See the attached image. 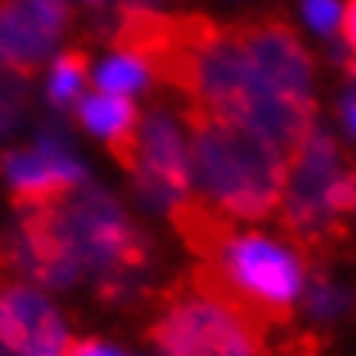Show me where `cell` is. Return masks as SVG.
Instances as JSON below:
<instances>
[{"label":"cell","instance_id":"5bb4252c","mask_svg":"<svg viewBox=\"0 0 356 356\" xmlns=\"http://www.w3.org/2000/svg\"><path fill=\"white\" fill-rule=\"evenodd\" d=\"M346 294L339 291V287H332L322 273L312 280V291H308V312L315 315V318H336L343 308H346Z\"/></svg>","mask_w":356,"mask_h":356},{"label":"cell","instance_id":"e0dca14e","mask_svg":"<svg viewBox=\"0 0 356 356\" xmlns=\"http://www.w3.org/2000/svg\"><path fill=\"white\" fill-rule=\"evenodd\" d=\"M70 356H124V353H118L115 346H104V343H76L73 339V346H70Z\"/></svg>","mask_w":356,"mask_h":356},{"label":"cell","instance_id":"277c9868","mask_svg":"<svg viewBox=\"0 0 356 356\" xmlns=\"http://www.w3.org/2000/svg\"><path fill=\"white\" fill-rule=\"evenodd\" d=\"M204 263H215L225 270V277L249 298V305L259 312L266 325L291 318L305 273H301V263L277 242L256 232L232 229L222 249L215 252V259H204Z\"/></svg>","mask_w":356,"mask_h":356},{"label":"cell","instance_id":"d6986e66","mask_svg":"<svg viewBox=\"0 0 356 356\" xmlns=\"http://www.w3.org/2000/svg\"><path fill=\"white\" fill-rule=\"evenodd\" d=\"M83 3H87V7H108L111 0H83Z\"/></svg>","mask_w":356,"mask_h":356},{"label":"cell","instance_id":"2e32d148","mask_svg":"<svg viewBox=\"0 0 356 356\" xmlns=\"http://www.w3.org/2000/svg\"><path fill=\"white\" fill-rule=\"evenodd\" d=\"M339 31H343V42L356 59V0H346V7L339 14Z\"/></svg>","mask_w":356,"mask_h":356},{"label":"cell","instance_id":"4fadbf2b","mask_svg":"<svg viewBox=\"0 0 356 356\" xmlns=\"http://www.w3.org/2000/svg\"><path fill=\"white\" fill-rule=\"evenodd\" d=\"M28 108V80L0 70V135H7Z\"/></svg>","mask_w":356,"mask_h":356},{"label":"cell","instance_id":"3957f363","mask_svg":"<svg viewBox=\"0 0 356 356\" xmlns=\"http://www.w3.org/2000/svg\"><path fill=\"white\" fill-rule=\"evenodd\" d=\"M266 322L204 298L184 277L149 325L156 356H263Z\"/></svg>","mask_w":356,"mask_h":356},{"label":"cell","instance_id":"5b68a950","mask_svg":"<svg viewBox=\"0 0 356 356\" xmlns=\"http://www.w3.org/2000/svg\"><path fill=\"white\" fill-rule=\"evenodd\" d=\"M236 35L256 73L287 101L315 104V63L301 35L280 17H256L236 24Z\"/></svg>","mask_w":356,"mask_h":356},{"label":"cell","instance_id":"8fae6325","mask_svg":"<svg viewBox=\"0 0 356 356\" xmlns=\"http://www.w3.org/2000/svg\"><path fill=\"white\" fill-rule=\"evenodd\" d=\"M87 70H90V56L83 49H70L56 59L52 66V80H49V97L52 104H70L80 97L83 83H87Z\"/></svg>","mask_w":356,"mask_h":356},{"label":"cell","instance_id":"7a4b0ae2","mask_svg":"<svg viewBox=\"0 0 356 356\" xmlns=\"http://www.w3.org/2000/svg\"><path fill=\"white\" fill-rule=\"evenodd\" d=\"M350 163L353 156L329 131H318V128L291 156V173L284 180V194L277 208H280L284 238L291 242V249L298 252L305 266L312 263L315 270H322V263L336 252V245L350 238V229L332 222L325 208V194L332 180Z\"/></svg>","mask_w":356,"mask_h":356},{"label":"cell","instance_id":"7c38bea8","mask_svg":"<svg viewBox=\"0 0 356 356\" xmlns=\"http://www.w3.org/2000/svg\"><path fill=\"white\" fill-rule=\"evenodd\" d=\"M97 87L111 97H124V94H135L138 87H145V73L131 59H111L97 70Z\"/></svg>","mask_w":356,"mask_h":356},{"label":"cell","instance_id":"9a60e30c","mask_svg":"<svg viewBox=\"0 0 356 356\" xmlns=\"http://www.w3.org/2000/svg\"><path fill=\"white\" fill-rule=\"evenodd\" d=\"M305 10H308V21H312L322 35H329V31L336 28V17H339L336 0H305Z\"/></svg>","mask_w":356,"mask_h":356},{"label":"cell","instance_id":"ba28073f","mask_svg":"<svg viewBox=\"0 0 356 356\" xmlns=\"http://www.w3.org/2000/svg\"><path fill=\"white\" fill-rule=\"evenodd\" d=\"M66 24V0H0V70L35 76Z\"/></svg>","mask_w":356,"mask_h":356},{"label":"cell","instance_id":"30bf717a","mask_svg":"<svg viewBox=\"0 0 356 356\" xmlns=\"http://www.w3.org/2000/svg\"><path fill=\"white\" fill-rule=\"evenodd\" d=\"M76 118L87 124L94 135H101L111 149V156L118 159L124 170L135 166V152H138V108L128 97H83L76 104Z\"/></svg>","mask_w":356,"mask_h":356},{"label":"cell","instance_id":"6da1fadb","mask_svg":"<svg viewBox=\"0 0 356 356\" xmlns=\"http://www.w3.org/2000/svg\"><path fill=\"white\" fill-rule=\"evenodd\" d=\"M184 124L191 131V173L208 201L229 218L259 222L273 215L287 180V156L238 118L204 104H187Z\"/></svg>","mask_w":356,"mask_h":356},{"label":"cell","instance_id":"9c48e42d","mask_svg":"<svg viewBox=\"0 0 356 356\" xmlns=\"http://www.w3.org/2000/svg\"><path fill=\"white\" fill-rule=\"evenodd\" d=\"M0 346L14 356H70L73 339L45 294L14 284L0 294Z\"/></svg>","mask_w":356,"mask_h":356},{"label":"cell","instance_id":"8992f818","mask_svg":"<svg viewBox=\"0 0 356 356\" xmlns=\"http://www.w3.org/2000/svg\"><path fill=\"white\" fill-rule=\"evenodd\" d=\"M131 187L145 208H170L191 191V166L180 142V131L166 111H149L138 124V152Z\"/></svg>","mask_w":356,"mask_h":356},{"label":"cell","instance_id":"ac0fdd59","mask_svg":"<svg viewBox=\"0 0 356 356\" xmlns=\"http://www.w3.org/2000/svg\"><path fill=\"white\" fill-rule=\"evenodd\" d=\"M343 118H346V124H350V131L356 135V90L343 101Z\"/></svg>","mask_w":356,"mask_h":356},{"label":"cell","instance_id":"52a82bcc","mask_svg":"<svg viewBox=\"0 0 356 356\" xmlns=\"http://www.w3.org/2000/svg\"><path fill=\"white\" fill-rule=\"evenodd\" d=\"M0 170L10 180V204L45 208L66 201L80 184H87L83 166L59 145V138L45 135L35 149H10L0 156Z\"/></svg>","mask_w":356,"mask_h":356}]
</instances>
